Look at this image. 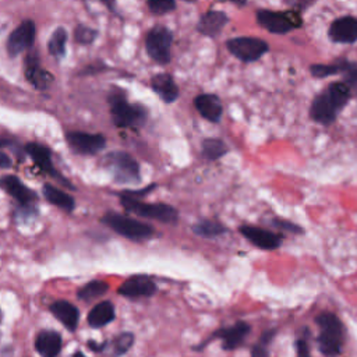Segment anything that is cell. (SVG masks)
Listing matches in <instances>:
<instances>
[{
	"label": "cell",
	"mask_w": 357,
	"mask_h": 357,
	"mask_svg": "<svg viewBox=\"0 0 357 357\" xmlns=\"http://www.w3.org/2000/svg\"><path fill=\"white\" fill-rule=\"evenodd\" d=\"M146 6L153 14H167L176 8V3L172 0H149Z\"/></svg>",
	"instance_id": "cell-35"
},
{
	"label": "cell",
	"mask_w": 357,
	"mask_h": 357,
	"mask_svg": "<svg viewBox=\"0 0 357 357\" xmlns=\"http://www.w3.org/2000/svg\"><path fill=\"white\" fill-rule=\"evenodd\" d=\"M226 47L234 57L244 63L257 61L262 57L264 53L269 50V46L265 40L250 36L231 38L226 42Z\"/></svg>",
	"instance_id": "cell-9"
},
{
	"label": "cell",
	"mask_w": 357,
	"mask_h": 357,
	"mask_svg": "<svg viewBox=\"0 0 357 357\" xmlns=\"http://www.w3.org/2000/svg\"><path fill=\"white\" fill-rule=\"evenodd\" d=\"M0 188L18 204V215H22L24 218L36 215L35 202L38 199V194L26 187L20 177L14 174L0 177Z\"/></svg>",
	"instance_id": "cell-5"
},
{
	"label": "cell",
	"mask_w": 357,
	"mask_h": 357,
	"mask_svg": "<svg viewBox=\"0 0 357 357\" xmlns=\"http://www.w3.org/2000/svg\"><path fill=\"white\" fill-rule=\"evenodd\" d=\"M116 317L114 307L110 301L98 303L88 314V324L92 328H102L112 322Z\"/></svg>",
	"instance_id": "cell-25"
},
{
	"label": "cell",
	"mask_w": 357,
	"mask_h": 357,
	"mask_svg": "<svg viewBox=\"0 0 357 357\" xmlns=\"http://www.w3.org/2000/svg\"><path fill=\"white\" fill-rule=\"evenodd\" d=\"M331 100L333 102V105L337 107V110H340L346 103L347 100L350 99L351 96V92L349 89V86L343 82V81H336V82H332L328 89H326Z\"/></svg>",
	"instance_id": "cell-28"
},
{
	"label": "cell",
	"mask_w": 357,
	"mask_h": 357,
	"mask_svg": "<svg viewBox=\"0 0 357 357\" xmlns=\"http://www.w3.org/2000/svg\"><path fill=\"white\" fill-rule=\"evenodd\" d=\"M96 36H98L96 29L89 28L84 24H78L74 29V39L81 45H91L96 39Z\"/></svg>",
	"instance_id": "cell-32"
},
{
	"label": "cell",
	"mask_w": 357,
	"mask_h": 357,
	"mask_svg": "<svg viewBox=\"0 0 357 357\" xmlns=\"http://www.w3.org/2000/svg\"><path fill=\"white\" fill-rule=\"evenodd\" d=\"M66 45H67V31L61 26L56 28L47 42V50L54 59H61L66 54Z\"/></svg>",
	"instance_id": "cell-27"
},
{
	"label": "cell",
	"mask_w": 357,
	"mask_h": 357,
	"mask_svg": "<svg viewBox=\"0 0 357 357\" xmlns=\"http://www.w3.org/2000/svg\"><path fill=\"white\" fill-rule=\"evenodd\" d=\"M102 223L106 225L109 229L116 231L117 234L132 240V241H142L146 238H151L153 234V227L141 223L139 220H135L130 216H124L114 212H107L102 216Z\"/></svg>",
	"instance_id": "cell-6"
},
{
	"label": "cell",
	"mask_w": 357,
	"mask_h": 357,
	"mask_svg": "<svg viewBox=\"0 0 357 357\" xmlns=\"http://www.w3.org/2000/svg\"><path fill=\"white\" fill-rule=\"evenodd\" d=\"M151 88L165 103H172L178 98V86L167 73L153 75L151 79Z\"/></svg>",
	"instance_id": "cell-20"
},
{
	"label": "cell",
	"mask_w": 357,
	"mask_h": 357,
	"mask_svg": "<svg viewBox=\"0 0 357 357\" xmlns=\"http://www.w3.org/2000/svg\"><path fill=\"white\" fill-rule=\"evenodd\" d=\"M272 225L276 226V227H279V229H282V230H284V231H290V233H294V234H301V233H304L303 227H300L298 225H296V223H293V222H289V220H283V219H280V218H275V219L272 220Z\"/></svg>",
	"instance_id": "cell-36"
},
{
	"label": "cell",
	"mask_w": 357,
	"mask_h": 357,
	"mask_svg": "<svg viewBox=\"0 0 357 357\" xmlns=\"http://www.w3.org/2000/svg\"><path fill=\"white\" fill-rule=\"evenodd\" d=\"M194 106L199 112V114L212 121L219 123L223 114V106L220 99L213 93H201L194 99Z\"/></svg>",
	"instance_id": "cell-19"
},
{
	"label": "cell",
	"mask_w": 357,
	"mask_h": 357,
	"mask_svg": "<svg viewBox=\"0 0 357 357\" xmlns=\"http://www.w3.org/2000/svg\"><path fill=\"white\" fill-rule=\"evenodd\" d=\"M173 32L165 25H156L149 29L145 40L148 56L159 64H167L172 59Z\"/></svg>",
	"instance_id": "cell-7"
},
{
	"label": "cell",
	"mask_w": 357,
	"mask_h": 357,
	"mask_svg": "<svg viewBox=\"0 0 357 357\" xmlns=\"http://www.w3.org/2000/svg\"><path fill=\"white\" fill-rule=\"evenodd\" d=\"M71 357H85V356H84L81 351H75V353H74Z\"/></svg>",
	"instance_id": "cell-42"
},
{
	"label": "cell",
	"mask_w": 357,
	"mask_h": 357,
	"mask_svg": "<svg viewBox=\"0 0 357 357\" xmlns=\"http://www.w3.org/2000/svg\"><path fill=\"white\" fill-rule=\"evenodd\" d=\"M258 24L266 31L283 35L289 31L298 28L301 25L300 17L289 11H273V10H258L257 11Z\"/></svg>",
	"instance_id": "cell-8"
},
{
	"label": "cell",
	"mask_w": 357,
	"mask_h": 357,
	"mask_svg": "<svg viewBox=\"0 0 357 357\" xmlns=\"http://www.w3.org/2000/svg\"><path fill=\"white\" fill-rule=\"evenodd\" d=\"M156 291L155 282L146 275H134L130 276L119 287L117 293L124 297L138 298V297H151Z\"/></svg>",
	"instance_id": "cell-13"
},
{
	"label": "cell",
	"mask_w": 357,
	"mask_h": 357,
	"mask_svg": "<svg viewBox=\"0 0 357 357\" xmlns=\"http://www.w3.org/2000/svg\"><path fill=\"white\" fill-rule=\"evenodd\" d=\"M35 347L42 357H57L61 350V336L54 331H42L36 336Z\"/></svg>",
	"instance_id": "cell-23"
},
{
	"label": "cell",
	"mask_w": 357,
	"mask_h": 357,
	"mask_svg": "<svg viewBox=\"0 0 357 357\" xmlns=\"http://www.w3.org/2000/svg\"><path fill=\"white\" fill-rule=\"evenodd\" d=\"M227 22H229V17L225 11L209 10L199 18L197 29L205 36L215 38L220 33V31L226 26Z\"/></svg>",
	"instance_id": "cell-18"
},
{
	"label": "cell",
	"mask_w": 357,
	"mask_h": 357,
	"mask_svg": "<svg viewBox=\"0 0 357 357\" xmlns=\"http://www.w3.org/2000/svg\"><path fill=\"white\" fill-rule=\"evenodd\" d=\"M226 230L227 229L222 223L211 219H202L195 225H192V231L197 236L205 237V238H213V237L222 236L223 233H226Z\"/></svg>",
	"instance_id": "cell-26"
},
{
	"label": "cell",
	"mask_w": 357,
	"mask_h": 357,
	"mask_svg": "<svg viewBox=\"0 0 357 357\" xmlns=\"http://www.w3.org/2000/svg\"><path fill=\"white\" fill-rule=\"evenodd\" d=\"M25 151L42 172H45L50 177L60 181L63 185L74 190V185L54 167V165L52 162V152L47 146H45L42 144H36V142H29L25 145Z\"/></svg>",
	"instance_id": "cell-10"
},
{
	"label": "cell",
	"mask_w": 357,
	"mask_h": 357,
	"mask_svg": "<svg viewBox=\"0 0 357 357\" xmlns=\"http://www.w3.org/2000/svg\"><path fill=\"white\" fill-rule=\"evenodd\" d=\"M103 166L117 184H138L141 181L139 165L127 152H109L103 158Z\"/></svg>",
	"instance_id": "cell-2"
},
{
	"label": "cell",
	"mask_w": 357,
	"mask_h": 357,
	"mask_svg": "<svg viewBox=\"0 0 357 357\" xmlns=\"http://www.w3.org/2000/svg\"><path fill=\"white\" fill-rule=\"evenodd\" d=\"M10 145V142L7 141V139H1L0 138V148H3V146H8Z\"/></svg>",
	"instance_id": "cell-41"
},
{
	"label": "cell",
	"mask_w": 357,
	"mask_h": 357,
	"mask_svg": "<svg viewBox=\"0 0 357 357\" xmlns=\"http://www.w3.org/2000/svg\"><path fill=\"white\" fill-rule=\"evenodd\" d=\"M337 112H339L337 107L333 105L326 91L317 95L310 107L311 119L324 126L332 124L336 120Z\"/></svg>",
	"instance_id": "cell-14"
},
{
	"label": "cell",
	"mask_w": 357,
	"mask_h": 357,
	"mask_svg": "<svg viewBox=\"0 0 357 357\" xmlns=\"http://www.w3.org/2000/svg\"><path fill=\"white\" fill-rule=\"evenodd\" d=\"M70 149L78 155H95L106 146V138L102 134H89L73 131L66 135Z\"/></svg>",
	"instance_id": "cell-11"
},
{
	"label": "cell",
	"mask_w": 357,
	"mask_h": 357,
	"mask_svg": "<svg viewBox=\"0 0 357 357\" xmlns=\"http://www.w3.org/2000/svg\"><path fill=\"white\" fill-rule=\"evenodd\" d=\"M88 346L92 349V350H95V351H102V349L106 346V343H100V344H98V343H95V342H89L88 343Z\"/></svg>",
	"instance_id": "cell-40"
},
{
	"label": "cell",
	"mask_w": 357,
	"mask_h": 357,
	"mask_svg": "<svg viewBox=\"0 0 357 357\" xmlns=\"http://www.w3.org/2000/svg\"><path fill=\"white\" fill-rule=\"evenodd\" d=\"M50 312L60 321L68 331H75L79 319V312L78 308L66 301V300H57L53 304H50Z\"/></svg>",
	"instance_id": "cell-21"
},
{
	"label": "cell",
	"mask_w": 357,
	"mask_h": 357,
	"mask_svg": "<svg viewBox=\"0 0 357 357\" xmlns=\"http://www.w3.org/2000/svg\"><path fill=\"white\" fill-rule=\"evenodd\" d=\"M202 156L209 160H216L227 153L226 144L219 138H205L201 145Z\"/></svg>",
	"instance_id": "cell-29"
},
{
	"label": "cell",
	"mask_w": 357,
	"mask_h": 357,
	"mask_svg": "<svg viewBox=\"0 0 357 357\" xmlns=\"http://www.w3.org/2000/svg\"><path fill=\"white\" fill-rule=\"evenodd\" d=\"M250 332V325L245 322H236L229 328H222L216 332V336L222 339L223 349L233 350L238 347Z\"/></svg>",
	"instance_id": "cell-22"
},
{
	"label": "cell",
	"mask_w": 357,
	"mask_h": 357,
	"mask_svg": "<svg viewBox=\"0 0 357 357\" xmlns=\"http://www.w3.org/2000/svg\"><path fill=\"white\" fill-rule=\"evenodd\" d=\"M251 357H269V353L264 347V344H255L251 350Z\"/></svg>",
	"instance_id": "cell-38"
},
{
	"label": "cell",
	"mask_w": 357,
	"mask_h": 357,
	"mask_svg": "<svg viewBox=\"0 0 357 357\" xmlns=\"http://www.w3.org/2000/svg\"><path fill=\"white\" fill-rule=\"evenodd\" d=\"M109 289V284L103 280H91L88 282L86 284H84L77 296L79 300H84V301H92L100 296H103Z\"/></svg>",
	"instance_id": "cell-30"
},
{
	"label": "cell",
	"mask_w": 357,
	"mask_h": 357,
	"mask_svg": "<svg viewBox=\"0 0 357 357\" xmlns=\"http://www.w3.org/2000/svg\"><path fill=\"white\" fill-rule=\"evenodd\" d=\"M110 116L120 128H138L145 124L148 110L139 103H130L121 88H113L107 95Z\"/></svg>",
	"instance_id": "cell-1"
},
{
	"label": "cell",
	"mask_w": 357,
	"mask_h": 357,
	"mask_svg": "<svg viewBox=\"0 0 357 357\" xmlns=\"http://www.w3.org/2000/svg\"><path fill=\"white\" fill-rule=\"evenodd\" d=\"M317 324L321 329V333L318 336V344L321 351L329 357L339 354L344 336L340 319L332 312H322L317 317Z\"/></svg>",
	"instance_id": "cell-4"
},
{
	"label": "cell",
	"mask_w": 357,
	"mask_h": 357,
	"mask_svg": "<svg viewBox=\"0 0 357 357\" xmlns=\"http://www.w3.org/2000/svg\"><path fill=\"white\" fill-rule=\"evenodd\" d=\"M240 233L255 247L261 248V250H275L282 243V237L268 231L265 229L261 227H255V226H250V225H243L240 226Z\"/></svg>",
	"instance_id": "cell-15"
},
{
	"label": "cell",
	"mask_w": 357,
	"mask_h": 357,
	"mask_svg": "<svg viewBox=\"0 0 357 357\" xmlns=\"http://www.w3.org/2000/svg\"><path fill=\"white\" fill-rule=\"evenodd\" d=\"M329 38L337 43H353L357 40V18L346 15L335 20L329 26Z\"/></svg>",
	"instance_id": "cell-17"
},
{
	"label": "cell",
	"mask_w": 357,
	"mask_h": 357,
	"mask_svg": "<svg viewBox=\"0 0 357 357\" xmlns=\"http://www.w3.org/2000/svg\"><path fill=\"white\" fill-rule=\"evenodd\" d=\"M11 165H13V162H11L10 156L0 152V169H8V167H11Z\"/></svg>",
	"instance_id": "cell-39"
},
{
	"label": "cell",
	"mask_w": 357,
	"mask_h": 357,
	"mask_svg": "<svg viewBox=\"0 0 357 357\" xmlns=\"http://www.w3.org/2000/svg\"><path fill=\"white\" fill-rule=\"evenodd\" d=\"M42 194H43L45 199L49 204H52V205H54L57 208H61V209H64L67 212H71L75 208L74 198L71 195H68L67 192H64L63 190L54 187L53 184H49V183L43 184Z\"/></svg>",
	"instance_id": "cell-24"
},
{
	"label": "cell",
	"mask_w": 357,
	"mask_h": 357,
	"mask_svg": "<svg viewBox=\"0 0 357 357\" xmlns=\"http://www.w3.org/2000/svg\"><path fill=\"white\" fill-rule=\"evenodd\" d=\"M120 201L127 212L135 213L141 218L153 219L163 223H174L178 218L177 209L167 204H145L127 192L120 194Z\"/></svg>",
	"instance_id": "cell-3"
},
{
	"label": "cell",
	"mask_w": 357,
	"mask_h": 357,
	"mask_svg": "<svg viewBox=\"0 0 357 357\" xmlns=\"http://www.w3.org/2000/svg\"><path fill=\"white\" fill-rule=\"evenodd\" d=\"M297 354H298V357H311L310 350H308V344L304 339L297 340Z\"/></svg>",
	"instance_id": "cell-37"
},
{
	"label": "cell",
	"mask_w": 357,
	"mask_h": 357,
	"mask_svg": "<svg viewBox=\"0 0 357 357\" xmlns=\"http://www.w3.org/2000/svg\"><path fill=\"white\" fill-rule=\"evenodd\" d=\"M134 342V336L130 332H123L120 333L117 337H114L112 346H113V351L117 356L124 354L126 351H128V349L132 346Z\"/></svg>",
	"instance_id": "cell-33"
},
{
	"label": "cell",
	"mask_w": 357,
	"mask_h": 357,
	"mask_svg": "<svg viewBox=\"0 0 357 357\" xmlns=\"http://www.w3.org/2000/svg\"><path fill=\"white\" fill-rule=\"evenodd\" d=\"M340 74L344 78V84L349 86L350 92L357 95V63L349 60H339Z\"/></svg>",
	"instance_id": "cell-31"
},
{
	"label": "cell",
	"mask_w": 357,
	"mask_h": 357,
	"mask_svg": "<svg viewBox=\"0 0 357 357\" xmlns=\"http://www.w3.org/2000/svg\"><path fill=\"white\" fill-rule=\"evenodd\" d=\"M310 73L317 78H324L333 74H340L339 64H312L310 67Z\"/></svg>",
	"instance_id": "cell-34"
},
{
	"label": "cell",
	"mask_w": 357,
	"mask_h": 357,
	"mask_svg": "<svg viewBox=\"0 0 357 357\" xmlns=\"http://www.w3.org/2000/svg\"><path fill=\"white\" fill-rule=\"evenodd\" d=\"M35 33H36V26L32 20H25L22 21L7 38V52L11 57L22 53L28 47L32 46L35 40Z\"/></svg>",
	"instance_id": "cell-12"
},
{
	"label": "cell",
	"mask_w": 357,
	"mask_h": 357,
	"mask_svg": "<svg viewBox=\"0 0 357 357\" xmlns=\"http://www.w3.org/2000/svg\"><path fill=\"white\" fill-rule=\"evenodd\" d=\"M25 78L36 89H47L53 82V75L40 67L39 59L35 53L25 57Z\"/></svg>",
	"instance_id": "cell-16"
}]
</instances>
